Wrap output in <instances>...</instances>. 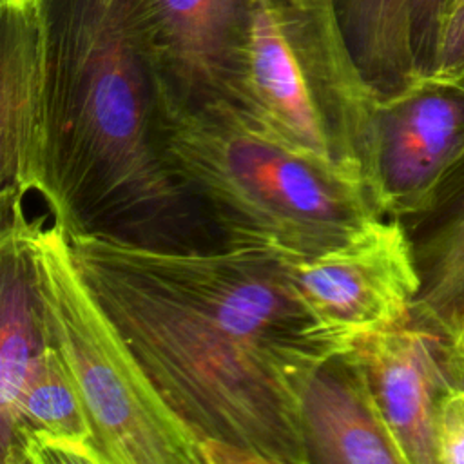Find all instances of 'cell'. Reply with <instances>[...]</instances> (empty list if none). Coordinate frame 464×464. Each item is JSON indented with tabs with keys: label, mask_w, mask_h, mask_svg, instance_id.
I'll return each mask as SVG.
<instances>
[{
	"label": "cell",
	"mask_w": 464,
	"mask_h": 464,
	"mask_svg": "<svg viewBox=\"0 0 464 464\" xmlns=\"http://www.w3.org/2000/svg\"><path fill=\"white\" fill-rule=\"evenodd\" d=\"M69 236V234H67ZM76 266L201 464L310 462L301 390L337 350L272 248L69 236Z\"/></svg>",
	"instance_id": "cell-1"
},
{
	"label": "cell",
	"mask_w": 464,
	"mask_h": 464,
	"mask_svg": "<svg viewBox=\"0 0 464 464\" xmlns=\"http://www.w3.org/2000/svg\"><path fill=\"white\" fill-rule=\"evenodd\" d=\"M459 80H462V82H464V72L459 76Z\"/></svg>",
	"instance_id": "cell-20"
},
{
	"label": "cell",
	"mask_w": 464,
	"mask_h": 464,
	"mask_svg": "<svg viewBox=\"0 0 464 464\" xmlns=\"http://www.w3.org/2000/svg\"><path fill=\"white\" fill-rule=\"evenodd\" d=\"M462 2H464V0H451V4H450V9H451V7H455V5H459V4H462ZM450 9H448V11H450Z\"/></svg>",
	"instance_id": "cell-19"
},
{
	"label": "cell",
	"mask_w": 464,
	"mask_h": 464,
	"mask_svg": "<svg viewBox=\"0 0 464 464\" xmlns=\"http://www.w3.org/2000/svg\"><path fill=\"white\" fill-rule=\"evenodd\" d=\"M0 450L2 464H105L80 388L45 332L13 413L0 419Z\"/></svg>",
	"instance_id": "cell-12"
},
{
	"label": "cell",
	"mask_w": 464,
	"mask_h": 464,
	"mask_svg": "<svg viewBox=\"0 0 464 464\" xmlns=\"http://www.w3.org/2000/svg\"><path fill=\"white\" fill-rule=\"evenodd\" d=\"M294 285L315 330L337 352L411 317L419 274L399 218L377 216L343 245L288 257Z\"/></svg>",
	"instance_id": "cell-6"
},
{
	"label": "cell",
	"mask_w": 464,
	"mask_h": 464,
	"mask_svg": "<svg viewBox=\"0 0 464 464\" xmlns=\"http://www.w3.org/2000/svg\"><path fill=\"white\" fill-rule=\"evenodd\" d=\"M353 350L406 462L437 464L439 402L464 386V362L451 337L410 317L361 339Z\"/></svg>",
	"instance_id": "cell-9"
},
{
	"label": "cell",
	"mask_w": 464,
	"mask_h": 464,
	"mask_svg": "<svg viewBox=\"0 0 464 464\" xmlns=\"http://www.w3.org/2000/svg\"><path fill=\"white\" fill-rule=\"evenodd\" d=\"M348 49L377 96H395L420 80L408 0H334Z\"/></svg>",
	"instance_id": "cell-14"
},
{
	"label": "cell",
	"mask_w": 464,
	"mask_h": 464,
	"mask_svg": "<svg viewBox=\"0 0 464 464\" xmlns=\"http://www.w3.org/2000/svg\"><path fill=\"white\" fill-rule=\"evenodd\" d=\"M45 54V205L69 236L205 248L169 165L149 0H34Z\"/></svg>",
	"instance_id": "cell-2"
},
{
	"label": "cell",
	"mask_w": 464,
	"mask_h": 464,
	"mask_svg": "<svg viewBox=\"0 0 464 464\" xmlns=\"http://www.w3.org/2000/svg\"><path fill=\"white\" fill-rule=\"evenodd\" d=\"M450 337H451V341H453V344H455V348H457V352H459V355L464 362V312L457 317V321H455V324L450 332Z\"/></svg>",
	"instance_id": "cell-18"
},
{
	"label": "cell",
	"mask_w": 464,
	"mask_h": 464,
	"mask_svg": "<svg viewBox=\"0 0 464 464\" xmlns=\"http://www.w3.org/2000/svg\"><path fill=\"white\" fill-rule=\"evenodd\" d=\"M401 221L420 283L411 317L450 335L464 312V156Z\"/></svg>",
	"instance_id": "cell-13"
},
{
	"label": "cell",
	"mask_w": 464,
	"mask_h": 464,
	"mask_svg": "<svg viewBox=\"0 0 464 464\" xmlns=\"http://www.w3.org/2000/svg\"><path fill=\"white\" fill-rule=\"evenodd\" d=\"M45 54L34 0H0V178L2 218L27 214L44 185ZM29 216V214H27Z\"/></svg>",
	"instance_id": "cell-10"
},
{
	"label": "cell",
	"mask_w": 464,
	"mask_h": 464,
	"mask_svg": "<svg viewBox=\"0 0 464 464\" xmlns=\"http://www.w3.org/2000/svg\"><path fill=\"white\" fill-rule=\"evenodd\" d=\"M170 169L225 245L314 257L384 216L357 172L299 152L228 105L163 111Z\"/></svg>",
	"instance_id": "cell-3"
},
{
	"label": "cell",
	"mask_w": 464,
	"mask_h": 464,
	"mask_svg": "<svg viewBox=\"0 0 464 464\" xmlns=\"http://www.w3.org/2000/svg\"><path fill=\"white\" fill-rule=\"evenodd\" d=\"M451 0H408L411 45L419 76H430Z\"/></svg>",
	"instance_id": "cell-15"
},
{
	"label": "cell",
	"mask_w": 464,
	"mask_h": 464,
	"mask_svg": "<svg viewBox=\"0 0 464 464\" xmlns=\"http://www.w3.org/2000/svg\"><path fill=\"white\" fill-rule=\"evenodd\" d=\"M462 156V80L424 76L379 100L373 196L384 216L419 210Z\"/></svg>",
	"instance_id": "cell-8"
},
{
	"label": "cell",
	"mask_w": 464,
	"mask_h": 464,
	"mask_svg": "<svg viewBox=\"0 0 464 464\" xmlns=\"http://www.w3.org/2000/svg\"><path fill=\"white\" fill-rule=\"evenodd\" d=\"M379 100L334 0H254L246 118L299 152L357 172L373 194Z\"/></svg>",
	"instance_id": "cell-4"
},
{
	"label": "cell",
	"mask_w": 464,
	"mask_h": 464,
	"mask_svg": "<svg viewBox=\"0 0 464 464\" xmlns=\"http://www.w3.org/2000/svg\"><path fill=\"white\" fill-rule=\"evenodd\" d=\"M437 464H464V386L450 390L435 415Z\"/></svg>",
	"instance_id": "cell-16"
},
{
	"label": "cell",
	"mask_w": 464,
	"mask_h": 464,
	"mask_svg": "<svg viewBox=\"0 0 464 464\" xmlns=\"http://www.w3.org/2000/svg\"><path fill=\"white\" fill-rule=\"evenodd\" d=\"M310 462L408 464L357 352L328 355L301 390Z\"/></svg>",
	"instance_id": "cell-11"
},
{
	"label": "cell",
	"mask_w": 464,
	"mask_h": 464,
	"mask_svg": "<svg viewBox=\"0 0 464 464\" xmlns=\"http://www.w3.org/2000/svg\"><path fill=\"white\" fill-rule=\"evenodd\" d=\"M252 9L254 0H149L163 111L228 105L245 112Z\"/></svg>",
	"instance_id": "cell-7"
},
{
	"label": "cell",
	"mask_w": 464,
	"mask_h": 464,
	"mask_svg": "<svg viewBox=\"0 0 464 464\" xmlns=\"http://www.w3.org/2000/svg\"><path fill=\"white\" fill-rule=\"evenodd\" d=\"M25 243L44 332L80 388L105 464H201L198 442L82 277L65 228L29 219Z\"/></svg>",
	"instance_id": "cell-5"
},
{
	"label": "cell",
	"mask_w": 464,
	"mask_h": 464,
	"mask_svg": "<svg viewBox=\"0 0 464 464\" xmlns=\"http://www.w3.org/2000/svg\"><path fill=\"white\" fill-rule=\"evenodd\" d=\"M464 72V2L444 18L430 76L459 78Z\"/></svg>",
	"instance_id": "cell-17"
}]
</instances>
